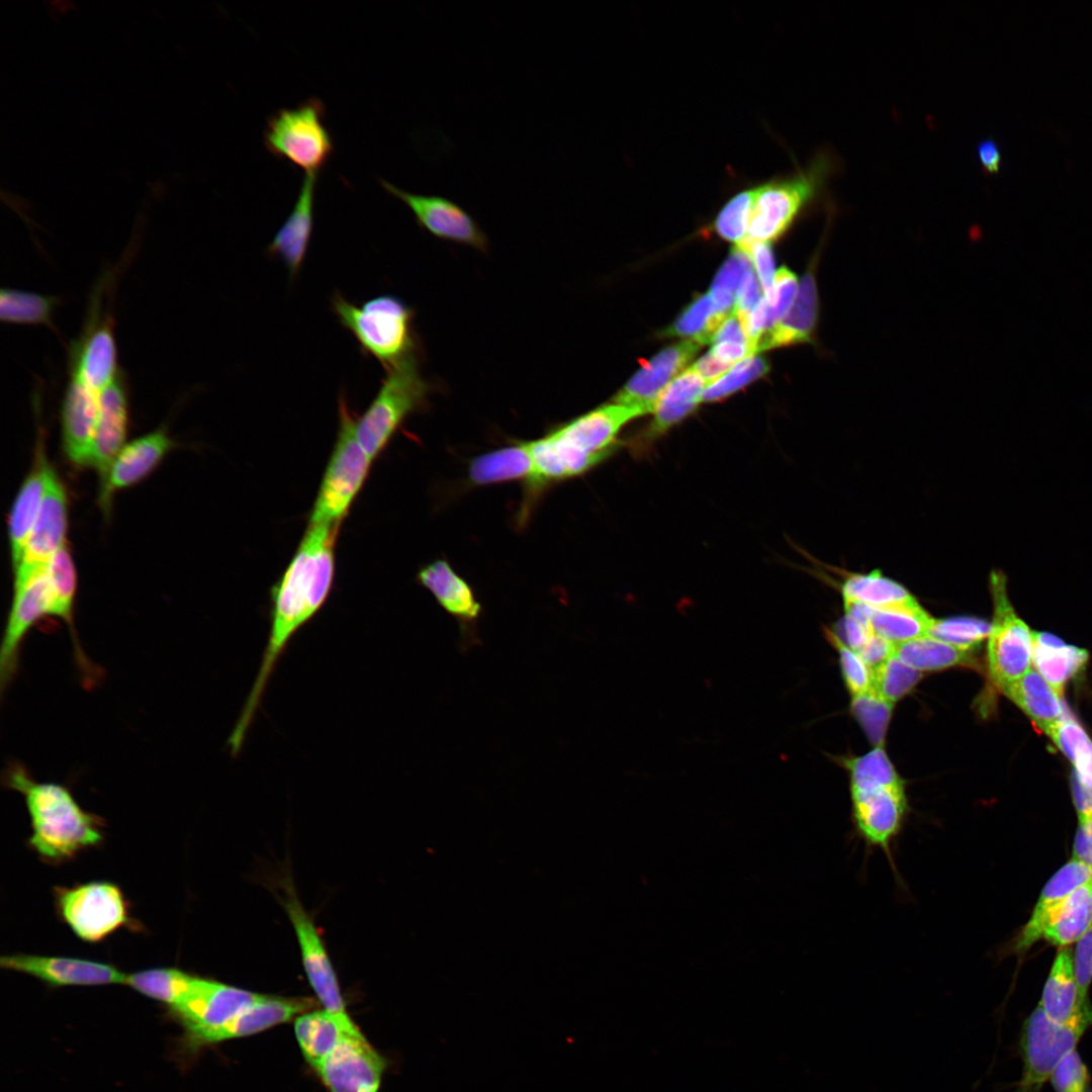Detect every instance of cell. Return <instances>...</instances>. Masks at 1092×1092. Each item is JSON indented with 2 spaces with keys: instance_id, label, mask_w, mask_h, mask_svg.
<instances>
[{
  "instance_id": "ac0fdd59",
  "label": "cell",
  "mask_w": 1092,
  "mask_h": 1092,
  "mask_svg": "<svg viewBox=\"0 0 1092 1092\" xmlns=\"http://www.w3.org/2000/svg\"><path fill=\"white\" fill-rule=\"evenodd\" d=\"M260 994L211 979L197 978L183 1003L171 1010L185 1029L184 1038L215 1029L254 1003Z\"/></svg>"
},
{
  "instance_id": "db71d44e",
  "label": "cell",
  "mask_w": 1092,
  "mask_h": 1092,
  "mask_svg": "<svg viewBox=\"0 0 1092 1092\" xmlns=\"http://www.w3.org/2000/svg\"><path fill=\"white\" fill-rule=\"evenodd\" d=\"M797 293L798 281L796 275L790 269L781 267L775 276L774 304L770 307L767 304L764 333L771 330L787 315L796 299Z\"/></svg>"
},
{
  "instance_id": "f35d334b",
  "label": "cell",
  "mask_w": 1092,
  "mask_h": 1092,
  "mask_svg": "<svg viewBox=\"0 0 1092 1092\" xmlns=\"http://www.w3.org/2000/svg\"><path fill=\"white\" fill-rule=\"evenodd\" d=\"M841 596L844 606L860 604L874 609L896 607L916 600L905 586L879 570L847 575L841 584Z\"/></svg>"
},
{
  "instance_id": "7c38bea8",
  "label": "cell",
  "mask_w": 1092,
  "mask_h": 1092,
  "mask_svg": "<svg viewBox=\"0 0 1092 1092\" xmlns=\"http://www.w3.org/2000/svg\"><path fill=\"white\" fill-rule=\"evenodd\" d=\"M56 905L72 931L87 942H99L129 922L123 893L110 882L58 888Z\"/></svg>"
},
{
  "instance_id": "f546056e",
  "label": "cell",
  "mask_w": 1092,
  "mask_h": 1092,
  "mask_svg": "<svg viewBox=\"0 0 1092 1092\" xmlns=\"http://www.w3.org/2000/svg\"><path fill=\"white\" fill-rule=\"evenodd\" d=\"M818 318V291L814 268L804 274L796 299L787 315L764 333L756 344V353L789 345L810 342Z\"/></svg>"
},
{
  "instance_id": "f6af8a7d",
  "label": "cell",
  "mask_w": 1092,
  "mask_h": 1092,
  "mask_svg": "<svg viewBox=\"0 0 1092 1092\" xmlns=\"http://www.w3.org/2000/svg\"><path fill=\"white\" fill-rule=\"evenodd\" d=\"M57 302L56 297L3 288L0 292V317L9 324L49 326Z\"/></svg>"
},
{
  "instance_id": "74e56055",
  "label": "cell",
  "mask_w": 1092,
  "mask_h": 1092,
  "mask_svg": "<svg viewBox=\"0 0 1092 1092\" xmlns=\"http://www.w3.org/2000/svg\"><path fill=\"white\" fill-rule=\"evenodd\" d=\"M1092 926V880L1079 886L1062 902L1046 923L1042 938L1066 947Z\"/></svg>"
},
{
  "instance_id": "6f0895ef",
  "label": "cell",
  "mask_w": 1092,
  "mask_h": 1092,
  "mask_svg": "<svg viewBox=\"0 0 1092 1092\" xmlns=\"http://www.w3.org/2000/svg\"><path fill=\"white\" fill-rule=\"evenodd\" d=\"M1073 967L1079 998L1085 1004L1092 979V926L1076 942Z\"/></svg>"
},
{
  "instance_id": "03108f58",
  "label": "cell",
  "mask_w": 1092,
  "mask_h": 1092,
  "mask_svg": "<svg viewBox=\"0 0 1092 1092\" xmlns=\"http://www.w3.org/2000/svg\"><path fill=\"white\" fill-rule=\"evenodd\" d=\"M709 352L718 360L730 366H734L736 362L741 361L746 356L753 355L749 346L733 342L713 344Z\"/></svg>"
},
{
  "instance_id": "ffe728a7",
  "label": "cell",
  "mask_w": 1092,
  "mask_h": 1092,
  "mask_svg": "<svg viewBox=\"0 0 1092 1092\" xmlns=\"http://www.w3.org/2000/svg\"><path fill=\"white\" fill-rule=\"evenodd\" d=\"M314 1005H316L315 1002L309 998H287L260 994L254 1003L223 1025L184 1038V1045L188 1051L194 1052L205 1045L252 1035L290 1021L298 1015L311 1010Z\"/></svg>"
},
{
  "instance_id": "be15d7a7",
  "label": "cell",
  "mask_w": 1092,
  "mask_h": 1092,
  "mask_svg": "<svg viewBox=\"0 0 1092 1092\" xmlns=\"http://www.w3.org/2000/svg\"><path fill=\"white\" fill-rule=\"evenodd\" d=\"M1072 859L1092 869V821L1078 826L1073 842Z\"/></svg>"
},
{
  "instance_id": "3957f363",
  "label": "cell",
  "mask_w": 1092,
  "mask_h": 1092,
  "mask_svg": "<svg viewBox=\"0 0 1092 1092\" xmlns=\"http://www.w3.org/2000/svg\"><path fill=\"white\" fill-rule=\"evenodd\" d=\"M4 784L23 796L29 814L30 847L50 862H61L103 838L99 817L86 812L63 785L35 781L23 764L11 762Z\"/></svg>"
},
{
  "instance_id": "d6a6232c",
  "label": "cell",
  "mask_w": 1092,
  "mask_h": 1092,
  "mask_svg": "<svg viewBox=\"0 0 1092 1092\" xmlns=\"http://www.w3.org/2000/svg\"><path fill=\"white\" fill-rule=\"evenodd\" d=\"M1000 692L1044 734L1066 711L1062 697L1032 666L1024 675Z\"/></svg>"
},
{
  "instance_id": "94428289",
  "label": "cell",
  "mask_w": 1092,
  "mask_h": 1092,
  "mask_svg": "<svg viewBox=\"0 0 1092 1092\" xmlns=\"http://www.w3.org/2000/svg\"><path fill=\"white\" fill-rule=\"evenodd\" d=\"M721 342H733V343H739V344L747 345V346H749V348L751 350L750 343H749L748 338H747V336L745 334V331H744L743 325L741 323V320L739 318L738 314L735 311L730 313L722 322V324L719 326V328L715 332V334H714V336L712 338V341H711L712 344L721 343ZM751 352H752V350H751ZM752 354H753V352H752Z\"/></svg>"
},
{
  "instance_id": "8d00e7d4",
  "label": "cell",
  "mask_w": 1092,
  "mask_h": 1092,
  "mask_svg": "<svg viewBox=\"0 0 1092 1092\" xmlns=\"http://www.w3.org/2000/svg\"><path fill=\"white\" fill-rule=\"evenodd\" d=\"M864 607L873 634L894 645L928 636L934 621L917 600L882 609Z\"/></svg>"
},
{
  "instance_id": "5bb4252c",
  "label": "cell",
  "mask_w": 1092,
  "mask_h": 1092,
  "mask_svg": "<svg viewBox=\"0 0 1092 1092\" xmlns=\"http://www.w3.org/2000/svg\"><path fill=\"white\" fill-rule=\"evenodd\" d=\"M381 186L401 200L414 213L417 223L431 235L485 251L488 240L473 216L454 200L437 194H420L401 189L381 179Z\"/></svg>"
},
{
  "instance_id": "44dd1931",
  "label": "cell",
  "mask_w": 1092,
  "mask_h": 1092,
  "mask_svg": "<svg viewBox=\"0 0 1092 1092\" xmlns=\"http://www.w3.org/2000/svg\"><path fill=\"white\" fill-rule=\"evenodd\" d=\"M699 349L698 343L689 340L664 348L641 366L612 401L637 410L641 415L652 413L659 395Z\"/></svg>"
},
{
  "instance_id": "1f68e13d",
  "label": "cell",
  "mask_w": 1092,
  "mask_h": 1092,
  "mask_svg": "<svg viewBox=\"0 0 1092 1092\" xmlns=\"http://www.w3.org/2000/svg\"><path fill=\"white\" fill-rule=\"evenodd\" d=\"M356 1027L348 1014H336L325 1009L307 1011L294 1021L299 1048L313 1070Z\"/></svg>"
},
{
  "instance_id": "7402d4cb",
  "label": "cell",
  "mask_w": 1092,
  "mask_h": 1092,
  "mask_svg": "<svg viewBox=\"0 0 1092 1092\" xmlns=\"http://www.w3.org/2000/svg\"><path fill=\"white\" fill-rule=\"evenodd\" d=\"M284 905L294 927L308 982L320 1003L329 1012L348 1014L336 973L313 922L292 893Z\"/></svg>"
},
{
  "instance_id": "681fc988",
  "label": "cell",
  "mask_w": 1092,
  "mask_h": 1092,
  "mask_svg": "<svg viewBox=\"0 0 1092 1092\" xmlns=\"http://www.w3.org/2000/svg\"><path fill=\"white\" fill-rule=\"evenodd\" d=\"M765 358L750 355L736 363L728 372L709 383L702 395V402L722 400L748 385L768 371Z\"/></svg>"
},
{
  "instance_id": "52a82bcc",
  "label": "cell",
  "mask_w": 1092,
  "mask_h": 1092,
  "mask_svg": "<svg viewBox=\"0 0 1092 1092\" xmlns=\"http://www.w3.org/2000/svg\"><path fill=\"white\" fill-rule=\"evenodd\" d=\"M431 390L416 354L386 370L377 394L357 421V439L372 460L411 415L427 406Z\"/></svg>"
},
{
  "instance_id": "6125c7cd",
  "label": "cell",
  "mask_w": 1092,
  "mask_h": 1092,
  "mask_svg": "<svg viewBox=\"0 0 1092 1092\" xmlns=\"http://www.w3.org/2000/svg\"><path fill=\"white\" fill-rule=\"evenodd\" d=\"M1071 791L1079 825L1090 823L1092 821V789L1082 785L1072 772Z\"/></svg>"
},
{
  "instance_id": "c3c4849f",
  "label": "cell",
  "mask_w": 1092,
  "mask_h": 1092,
  "mask_svg": "<svg viewBox=\"0 0 1092 1092\" xmlns=\"http://www.w3.org/2000/svg\"><path fill=\"white\" fill-rule=\"evenodd\" d=\"M871 671V690L892 704L908 694L922 675L895 655L872 668Z\"/></svg>"
},
{
  "instance_id": "ee69618b",
  "label": "cell",
  "mask_w": 1092,
  "mask_h": 1092,
  "mask_svg": "<svg viewBox=\"0 0 1092 1092\" xmlns=\"http://www.w3.org/2000/svg\"><path fill=\"white\" fill-rule=\"evenodd\" d=\"M46 572L53 598L52 616L64 620L75 636L73 608L76 593V572L72 556L66 544L51 557Z\"/></svg>"
},
{
  "instance_id": "680465c9",
  "label": "cell",
  "mask_w": 1092,
  "mask_h": 1092,
  "mask_svg": "<svg viewBox=\"0 0 1092 1092\" xmlns=\"http://www.w3.org/2000/svg\"><path fill=\"white\" fill-rule=\"evenodd\" d=\"M759 281L751 270L743 279L735 301L734 311L738 314L749 313L761 300Z\"/></svg>"
},
{
  "instance_id": "83f0119b",
  "label": "cell",
  "mask_w": 1092,
  "mask_h": 1092,
  "mask_svg": "<svg viewBox=\"0 0 1092 1092\" xmlns=\"http://www.w3.org/2000/svg\"><path fill=\"white\" fill-rule=\"evenodd\" d=\"M71 377L100 392L117 377L116 346L110 324L90 328L72 353Z\"/></svg>"
},
{
  "instance_id": "4fadbf2b",
  "label": "cell",
  "mask_w": 1092,
  "mask_h": 1092,
  "mask_svg": "<svg viewBox=\"0 0 1092 1092\" xmlns=\"http://www.w3.org/2000/svg\"><path fill=\"white\" fill-rule=\"evenodd\" d=\"M53 598L46 568L14 585L13 600L0 648V689L13 680L19 665L24 638L44 616H52Z\"/></svg>"
},
{
  "instance_id": "6da1fadb",
  "label": "cell",
  "mask_w": 1092,
  "mask_h": 1092,
  "mask_svg": "<svg viewBox=\"0 0 1092 1092\" xmlns=\"http://www.w3.org/2000/svg\"><path fill=\"white\" fill-rule=\"evenodd\" d=\"M339 529L340 526L308 523L295 554L271 590L268 641L251 692L228 740L235 755L242 748L269 678L288 642L321 610L330 595Z\"/></svg>"
},
{
  "instance_id": "9f6ffc18",
  "label": "cell",
  "mask_w": 1092,
  "mask_h": 1092,
  "mask_svg": "<svg viewBox=\"0 0 1092 1092\" xmlns=\"http://www.w3.org/2000/svg\"><path fill=\"white\" fill-rule=\"evenodd\" d=\"M1089 1079L1087 1067L1076 1051L1065 1057L1051 1076L1056 1092H1086Z\"/></svg>"
},
{
  "instance_id": "d6986e66",
  "label": "cell",
  "mask_w": 1092,
  "mask_h": 1092,
  "mask_svg": "<svg viewBox=\"0 0 1092 1092\" xmlns=\"http://www.w3.org/2000/svg\"><path fill=\"white\" fill-rule=\"evenodd\" d=\"M0 966L51 987L124 985L126 976L110 964L70 957L15 953L1 957Z\"/></svg>"
},
{
  "instance_id": "d590c367",
  "label": "cell",
  "mask_w": 1092,
  "mask_h": 1092,
  "mask_svg": "<svg viewBox=\"0 0 1092 1092\" xmlns=\"http://www.w3.org/2000/svg\"><path fill=\"white\" fill-rule=\"evenodd\" d=\"M48 463L40 459L22 483L8 519L11 559L18 566L24 546L36 520L46 488Z\"/></svg>"
},
{
  "instance_id": "f5cc1de1",
  "label": "cell",
  "mask_w": 1092,
  "mask_h": 1092,
  "mask_svg": "<svg viewBox=\"0 0 1092 1092\" xmlns=\"http://www.w3.org/2000/svg\"><path fill=\"white\" fill-rule=\"evenodd\" d=\"M825 635L838 651L842 675L851 695L856 696L870 691L872 689L871 668L835 633L826 630Z\"/></svg>"
},
{
  "instance_id": "91938a15",
  "label": "cell",
  "mask_w": 1092,
  "mask_h": 1092,
  "mask_svg": "<svg viewBox=\"0 0 1092 1092\" xmlns=\"http://www.w3.org/2000/svg\"><path fill=\"white\" fill-rule=\"evenodd\" d=\"M894 649V644L873 634L856 653L872 669L893 656Z\"/></svg>"
},
{
  "instance_id": "8fae6325",
  "label": "cell",
  "mask_w": 1092,
  "mask_h": 1092,
  "mask_svg": "<svg viewBox=\"0 0 1092 1092\" xmlns=\"http://www.w3.org/2000/svg\"><path fill=\"white\" fill-rule=\"evenodd\" d=\"M1092 1026L1089 1004L1069 1022L1060 1024L1038 1005L1025 1020L1021 1039L1022 1077L1015 1092H1040L1056 1068Z\"/></svg>"
},
{
  "instance_id": "e575fe53",
  "label": "cell",
  "mask_w": 1092,
  "mask_h": 1092,
  "mask_svg": "<svg viewBox=\"0 0 1092 1092\" xmlns=\"http://www.w3.org/2000/svg\"><path fill=\"white\" fill-rule=\"evenodd\" d=\"M1090 1003H1081L1070 947H1062L1044 984L1040 1007L1053 1021L1064 1024Z\"/></svg>"
},
{
  "instance_id": "f1b7e54d",
  "label": "cell",
  "mask_w": 1092,
  "mask_h": 1092,
  "mask_svg": "<svg viewBox=\"0 0 1092 1092\" xmlns=\"http://www.w3.org/2000/svg\"><path fill=\"white\" fill-rule=\"evenodd\" d=\"M171 445V440L161 430L124 445L104 477L103 499L145 478L163 459Z\"/></svg>"
},
{
  "instance_id": "5b68a950",
  "label": "cell",
  "mask_w": 1092,
  "mask_h": 1092,
  "mask_svg": "<svg viewBox=\"0 0 1092 1092\" xmlns=\"http://www.w3.org/2000/svg\"><path fill=\"white\" fill-rule=\"evenodd\" d=\"M332 310L349 331L364 355L376 359L388 370L416 354L413 309L400 298L382 294L361 305L335 292Z\"/></svg>"
},
{
  "instance_id": "9c48e42d",
  "label": "cell",
  "mask_w": 1092,
  "mask_h": 1092,
  "mask_svg": "<svg viewBox=\"0 0 1092 1092\" xmlns=\"http://www.w3.org/2000/svg\"><path fill=\"white\" fill-rule=\"evenodd\" d=\"M263 143L272 156L304 174H318L334 152L324 102L309 97L294 107L277 110L267 118Z\"/></svg>"
},
{
  "instance_id": "60d3db41",
  "label": "cell",
  "mask_w": 1092,
  "mask_h": 1092,
  "mask_svg": "<svg viewBox=\"0 0 1092 1092\" xmlns=\"http://www.w3.org/2000/svg\"><path fill=\"white\" fill-rule=\"evenodd\" d=\"M894 655L921 673L959 665L971 666L974 662L971 652L930 636L896 644Z\"/></svg>"
},
{
  "instance_id": "e0dca14e",
  "label": "cell",
  "mask_w": 1092,
  "mask_h": 1092,
  "mask_svg": "<svg viewBox=\"0 0 1092 1092\" xmlns=\"http://www.w3.org/2000/svg\"><path fill=\"white\" fill-rule=\"evenodd\" d=\"M67 496L53 468L48 465L43 498L36 520L14 569V585L46 568L53 554L65 543L68 520Z\"/></svg>"
},
{
  "instance_id": "e7e4bbea",
  "label": "cell",
  "mask_w": 1092,
  "mask_h": 1092,
  "mask_svg": "<svg viewBox=\"0 0 1092 1092\" xmlns=\"http://www.w3.org/2000/svg\"><path fill=\"white\" fill-rule=\"evenodd\" d=\"M977 155L985 173H997L1000 170L1002 154L994 139L987 138L981 141L977 146Z\"/></svg>"
},
{
  "instance_id": "003e7915",
  "label": "cell",
  "mask_w": 1092,
  "mask_h": 1092,
  "mask_svg": "<svg viewBox=\"0 0 1092 1092\" xmlns=\"http://www.w3.org/2000/svg\"><path fill=\"white\" fill-rule=\"evenodd\" d=\"M692 367L709 384L724 375L726 371L733 366L721 362L710 352H708L703 357H701Z\"/></svg>"
},
{
  "instance_id": "d4e9b609",
  "label": "cell",
  "mask_w": 1092,
  "mask_h": 1092,
  "mask_svg": "<svg viewBox=\"0 0 1092 1092\" xmlns=\"http://www.w3.org/2000/svg\"><path fill=\"white\" fill-rule=\"evenodd\" d=\"M705 383L707 382L693 367L676 376L656 400L651 413L653 418L647 428L640 437L634 438L632 446L635 450H646L694 413L702 402Z\"/></svg>"
},
{
  "instance_id": "7bdbcfd3",
  "label": "cell",
  "mask_w": 1092,
  "mask_h": 1092,
  "mask_svg": "<svg viewBox=\"0 0 1092 1092\" xmlns=\"http://www.w3.org/2000/svg\"><path fill=\"white\" fill-rule=\"evenodd\" d=\"M1045 735L1073 763L1079 782L1092 789V740L1079 722L1065 711Z\"/></svg>"
},
{
  "instance_id": "7a4b0ae2",
  "label": "cell",
  "mask_w": 1092,
  "mask_h": 1092,
  "mask_svg": "<svg viewBox=\"0 0 1092 1092\" xmlns=\"http://www.w3.org/2000/svg\"><path fill=\"white\" fill-rule=\"evenodd\" d=\"M640 416L637 410L612 401L528 441L534 474L525 486L519 520L526 522L548 488L585 474L615 453L622 429Z\"/></svg>"
},
{
  "instance_id": "836d02e7",
  "label": "cell",
  "mask_w": 1092,
  "mask_h": 1092,
  "mask_svg": "<svg viewBox=\"0 0 1092 1092\" xmlns=\"http://www.w3.org/2000/svg\"><path fill=\"white\" fill-rule=\"evenodd\" d=\"M1088 652L1048 632L1033 631L1032 667L1062 697L1067 682L1086 664Z\"/></svg>"
},
{
  "instance_id": "8992f818",
  "label": "cell",
  "mask_w": 1092,
  "mask_h": 1092,
  "mask_svg": "<svg viewBox=\"0 0 1092 1092\" xmlns=\"http://www.w3.org/2000/svg\"><path fill=\"white\" fill-rule=\"evenodd\" d=\"M834 168L833 156L824 152L791 176L755 185L745 239L767 243L779 239L822 193Z\"/></svg>"
},
{
  "instance_id": "2e32d148",
  "label": "cell",
  "mask_w": 1092,
  "mask_h": 1092,
  "mask_svg": "<svg viewBox=\"0 0 1092 1092\" xmlns=\"http://www.w3.org/2000/svg\"><path fill=\"white\" fill-rule=\"evenodd\" d=\"M417 577L438 605L455 620L461 651L468 652L480 645L479 621L482 606L471 585L446 559H436L425 565Z\"/></svg>"
},
{
  "instance_id": "9a60e30c",
  "label": "cell",
  "mask_w": 1092,
  "mask_h": 1092,
  "mask_svg": "<svg viewBox=\"0 0 1092 1092\" xmlns=\"http://www.w3.org/2000/svg\"><path fill=\"white\" fill-rule=\"evenodd\" d=\"M384 1069V1059L356 1027L314 1071L330 1092H377Z\"/></svg>"
},
{
  "instance_id": "cb8c5ba5",
  "label": "cell",
  "mask_w": 1092,
  "mask_h": 1092,
  "mask_svg": "<svg viewBox=\"0 0 1092 1092\" xmlns=\"http://www.w3.org/2000/svg\"><path fill=\"white\" fill-rule=\"evenodd\" d=\"M317 179L318 174H304L291 212L267 247L268 255L280 259L291 278L299 273L310 242Z\"/></svg>"
},
{
  "instance_id": "816d5d0a",
  "label": "cell",
  "mask_w": 1092,
  "mask_h": 1092,
  "mask_svg": "<svg viewBox=\"0 0 1092 1092\" xmlns=\"http://www.w3.org/2000/svg\"><path fill=\"white\" fill-rule=\"evenodd\" d=\"M754 186L734 194L717 214L713 229L726 241L740 244L748 232Z\"/></svg>"
},
{
  "instance_id": "30bf717a",
  "label": "cell",
  "mask_w": 1092,
  "mask_h": 1092,
  "mask_svg": "<svg viewBox=\"0 0 1092 1092\" xmlns=\"http://www.w3.org/2000/svg\"><path fill=\"white\" fill-rule=\"evenodd\" d=\"M993 618L987 643L988 672L1001 691L1032 666L1033 631L1015 611L1007 589V577L999 569L989 575Z\"/></svg>"
},
{
  "instance_id": "484cf974",
  "label": "cell",
  "mask_w": 1092,
  "mask_h": 1092,
  "mask_svg": "<svg viewBox=\"0 0 1092 1092\" xmlns=\"http://www.w3.org/2000/svg\"><path fill=\"white\" fill-rule=\"evenodd\" d=\"M1092 880V869L1071 859L1058 870L1042 888L1031 915L1017 935L1008 945V949L1018 956L1024 954L1042 933L1052 915L1062 902L1079 886Z\"/></svg>"
},
{
  "instance_id": "603a6c76",
  "label": "cell",
  "mask_w": 1092,
  "mask_h": 1092,
  "mask_svg": "<svg viewBox=\"0 0 1092 1092\" xmlns=\"http://www.w3.org/2000/svg\"><path fill=\"white\" fill-rule=\"evenodd\" d=\"M98 398V391L71 377L63 402L62 429L66 455L79 466H92Z\"/></svg>"
},
{
  "instance_id": "b9f144b4",
  "label": "cell",
  "mask_w": 1092,
  "mask_h": 1092,
  "mask_svg": "<svg viewBox=\"0 0 1092 1092\" xmlns=\"http://www.w3.org/2000/svg\"><path fill=\"white\" fill-rule=\"evenodd\" d=\"M728 315L717 309L710 293L701 294L686 306L670 326L660 332V336L688 338L699 345L711 343L715 332Z\"/></svg>"
},
{
  "instance_id": "7dc6e473",
  "label": "cell",
  "mask_w": 1092,
  "mask_h": 1092,
  "mask_svg": "<svg viewBox=\"0 0 1092 1092\" xmlns=\"http://www.w3.org/2000/svg\"><path fill=\"white\" fill-rule=\"evenodd\" d=\"M990 628V623L975 617L934 619L928 636L972 653L988 638Z\"/></svg>"
},
{
  "instance_id": "4316f807",
  "label": "cell",
  "mask_w": 1092,
  "mask_h": 1092,
  "mask_svg": "<svg viewBox=\"0 0 1092 1092\" xmlns=\"http://www.w3.org/2000/svg\"><path fill=\"white\" fill-rule=\"evenodd\" d=\"M118 374L99 392L92 466L105 477L112 461L124 447L127 429V398Z\"/></svg>"
},
{
  "instance_id": "f907efd6",
  "label": "cell",
  "mask_w": 1092,
  "mask_h": 1092,
  "mask_svg": "<svg viewBox=\"0 0 1092 1092\" xmlns=\"http://www.w3.org/2000/svg\"><path fill=\"white\" fill-rule=\"evenodd\" d=\"M893 705L873 690L852 696L851 711L876 747L884 743Z\"/></svg>"
},
{
  "instance_id": "4dcf8cb0",
  "label": "cell",
  "mask_w": 1092,
  "mask_h": 1092,
  "mask_svg": "<svg viewBox=\"0 0 1092 1092\" xmlns=\"http://www.w3.org/2000/svg\"><path fill=\"white\" fill-rule=\"evenodd\" d=\"M534 474L528 441H514L503 447L479 454L468 465V484L487 486L522 481L526 486Z\"/></svg>"
},
{
  "instance_id": "277c9868",
  "label": "cell",
  "mask_w": 1092,
  "mask_h": 1092,
  "mask_svg": "<svg viewBox=\"0 0 1092 1092\" xmlns=\"http://www.w3.org/2000/svg\"><path fill=\"white\" fill-rule=\"evenodd\" d=\"M851 818L856 838L866 850H880L898 879L894 849L908 814L905 783L882 746L846 759Z\"/></svg>"
},
{
  "instance_id": "11a10c76",
  "label": "cell",
  "mask_w": 1092,
  "mask_h": 1092,
  "mask_svg": "<svg viewBox=\"0 0 1092 1092\" xmlns=\"http://www.w3.org/2000/svg\"><path fill=\"white\" fill-rule=\"evenodd\" d=\"M737 247L744 250L750 257L756 269L758 279L761 282L765 300L768 306L775 301V261L770 243L755 242L744 239Z\"/></svg>"
},
{
  "instance_id": "bcb514c9",
  "label": "cell",
  "mask_w": 1092,
  "mask_h": 1092,
  "mask_svg": "<svg viewBox=\"0 0 1092 1092\" xmlns=\"http://www.w3.org/2000/svg\"><path fill=\"white\" fill-rule=\"evenodd\" d=\"M752 268L749 255L735 246L716 274L711 287L710 294L720 312L728 315L734 311L739 287Z\"/></svg>"
},
{
  "instance_id": "ab89813d",
  "label": "cell",
  "mask_w": 1092,
  "mask_h": 1092,
  "mask_svg": "<svg viewBox=\"0 0 1092 1092\" xmlns=\"http://www.w3.org/2000/svg\"><path fill=\"white\" fill-rule=\"evenodd\" d=\"M197 978L178 968L162 967L126 974L124 985L173 1010L184 1002Z\"/></svg>"
},
{
  "instance_id": "ba28073f",
  "label": "cell",
  "mask_w": 1092,
  "mask_h": 1092,
  "mask_svg": "<svg viewBox=\"0 0 1092 1092\" xmlns=\"http://www.w3.org/2000/svg\"><path fill=\"white\" fill-rule=\"evenodd\" d=\"M358 417L339 396V430L309 523L340 526L368 477L372 459L357 439Z\"/></svg>"
}]
</instances>
